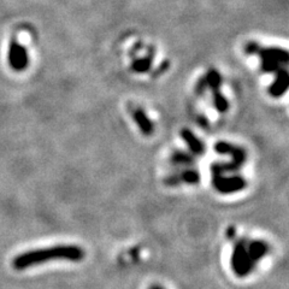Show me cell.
Masks as SVG:
<instances>
[{
    "label": "cell",
    "instance_id": "obj_7",
    "mask_svg": "<svg viewBox=\"0 0 289 289\" xmlns=\"http://www.w3.org/2000/svg\"><path fill=\"white\" fill-rule=\"evenodd\" d=\"M288 87V73L286 70L278 71L275 82L270 87V94L275 98H278L287 91Z\"/></svg>",
    "mask_w": 289,
    "mask_h": 289
},
{
    "label": "cell",
    "instance_id": "obj_13",
    "mask_svg": "<svg viewBox=\"0 0 289 289\" xmlns=\"http://www.w3.org/2000/svg\"><path fill=\"white\" fill-rule=\"evenodd\" d=\"M151 61H151L150 58L145 57V58L134 61V64H133V69H134L137 73H145V71H147L148 69H150Z\"/></svg>",
    "mask_w": 289,
    "mask_h": 289
},
{
    "label": "cell",
    "instance_id": "obj_4",
    "mask_svg": "<svg viewBox=\"0 0 289 289\" xmlns=\"http://www.w3.org/2000/svg\"><path fill=\"white\" fill-rule=\"evenodd\" d=\"M213 187L216 191L221 194H233V193L240 192L246 188L247 182L242 176H224V175H217L213 176Z\"/></svg>",
    "mask_w": 289,
    "mask_h": 289
},
{
    "label": "cell",
    "instance_id": "obj_1",
    "mask_svg": "<svg viewBox=\"0 0 289 289\" xmlns=\"http://www.w3.org/2000/svg\"><path fill=\"white\" fill-rule=\"evenodd\" d=\"M85 256V249L77 244H56V246L31 249V251L18 254L14 259V268L17 270H24V269L43 265L53 260L77 263L82 260Z\"/></svg>",
    "mask_w": 289,
    "mask_h": 289
},
{
    "label": "cell",
    "instance_id": "obj_11",
    "mask_svg": "<svg viewBox=\"0 0 289 289\" xmlns=\"http://www.w3.org/2000/svg\"><path fill=\"white\" fill-rule=\"evenodd\" d=\"M177 177L180 182H186L189 184H195L200 181V175L197 170H186Z\"/></svg>",
    "mask_w": 289,
    "mask_h": 289
},
{
    "label": "cell",
    "instance_id": "obj_12",
    "mask_svg": "<svg viewBox=\"0 0 289 289\" xmlns=\"http://www.w3.org/2000/svg\"><path fill=\"white\" fill-rule=\"evenodd\" d=\"M212 93H213V104H214V107H216L217 110L219 111V112H226V111L228 110V107H229L228 101H227V99L224 98V96L218 92V90L213 91V92H212Z\"/></svg>",
    "mask_w": 289,
    "mask_h": 289
},
{
    "label": "cell",
    "instance_id": "obj_9",
    "mask_svg": "<svg viewBox=\"0 0 289 289\" xmlns=\"http://www.w3.org/2000/svg\"><path fill=\"white\" fill-rule=\"evenodd\" d=\"M182 137H183L184 141L188 144L189 148H191V151L194 154L200 155L204 152V145H202L201 142H200V140L197 139L189 130H183V132H182Z\"/></svg>",
    "mask_w": 289,
    "mask_h": 289
},
{
    "label": "cell",
    "instance_id": "obj_2",
    "mask_svg": "<svg viewBox=\"0 0 289 289\" xmlns=\"http://www.w3.org/2000/svg\"><path fill=\"white\" fill-rule=\"evenodd\" d=\"M257 263L252 258L248 248H247V241L240 240L234 246L233 254L230 258L231 271L238 277H247L256 268Z\"/></svg>",
    "mask_w": 289,
    "mask_h": 289
},
{
    "label": "cell",
    "instance_id": "obj_6",
    "mask_svg": "<svg viewBox=\"0 0 289 289\" xmlns=\"http://www.w3.org/2000/svg\"><path fill=\"white\" fill-rule=\"evenodd\" d=\"M247 248L257 264L269 253V244L263 240L247 241Z\"/></svg>",
    "mask_w": 289,
    "mask_h": 289
},
{
    "label": "cell",
    "instance_id": "obj_3",
    "mask_svg": "<svg viewBox=\"0 0 289 289\" xmlns=\"http://www.w3.org/2000/svg\"><path fill=\"white\" fill-rule=\"evenodd\" d=\"M256 54L261 59V70L265 73H276L281 70L282 64L288 63V52L281 48H260L258 46Z\"/></svg>",
    "mask_w": 289,
    "mask_h": 289
},
{
    "label": "cell",
    "instance_id": "obj_14",
    "mask_svg": "<svg viewBox=\"0 0 289 289\" xmlns=\"http://www.w3.org/2000/svg\"><path fill=\"white\" fill-rule=\"evenodd\" d=\"M148 289H165V288L162 287V286H159V285H152Z\"/></svg>",
    "mask_w": 289,
    "mask_h": 289
},
{
    "label": "cell",
    "instance_id": "obj_10",
    "mask_svg": "<svg viewBox=\"0 0 289 289\" xmlns=\"http://www.w3.org/2000/svg\"><path fill=\"white\" fill-rule=\"evenodd\" d=\"M194 162L191 154L182 152V151H176L171 154V163L174 165H192Z\"/></svg>",
    "mask_w": 289,
    "mask_h": 289
},
{
    "label": "cell",
    "instance_id": "obj_5",
    "mask_svg": "<svg viewBox=\"0 0 289 289\" xmlns=\"http://www.w3.org/2000/svg\"><path fill=\"white\" fill-rule=\"evenodd\" d=\"M9 64L15 71H23L28 66V54L26 48L16 40L11 41L9 48Z\"/></svg>",
    "mask_w": 289,
    "mask_h": 289
},
{
    "label": "cell",
    "instance_id": "obj_8",
    "mask_svg": "<svg viewBox=\"0 0 289 289\" xmlns=\"http://www.w3.org/2000/svg\"><path fill=\"white\" fill-rule=\"evenodd\" d=\"M133 117H134L135 122L137 123L140 130H141L144 134H146V135L152 134L153 133L152 122H151L150 118L146 116V113L144 112V111L140 110V108H137V110H135L134 112H133Z\"/></svg>",
    "mask_w": 289,
    "mask_h": 289
}]
</instances>
